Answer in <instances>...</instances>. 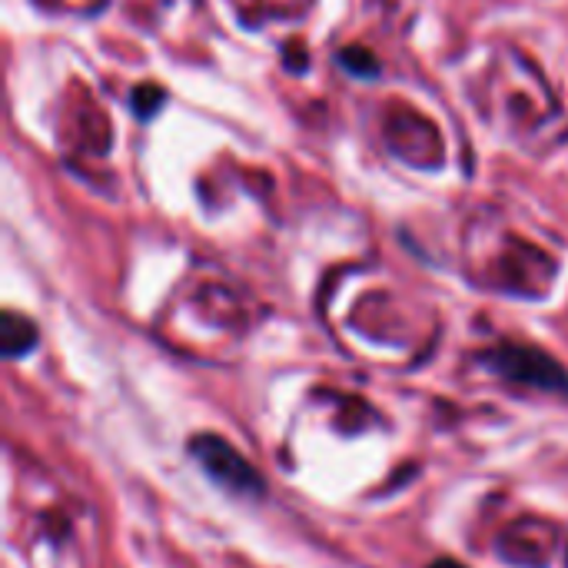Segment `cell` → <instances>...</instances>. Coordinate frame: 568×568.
<instances>
[{"label":"cell","instance_id":"cell-2","mask_svg":"<svg viewBox=\"0 0 568 568\" xmlns=\"http://www.w3.org/2000/svg\"><path fill=\"white\" fill-rule=\"evenodd\" d=\"M483 363L509 383H523L542 393H568V373L536 346H499L483 356Z\"/></svg>","mask_w":568,"mask_h":568},{"label":"cell","instance_id":"cell-1","mask_svg":"<svg viewBox=\"0 0 568 568\" xmlns=\"http://www.w3.org/2000/svg\"><path fill=\"white\" fill-rule=\"evenodd\" d=\"M190 453L193 459L203 466V473L226 493L233 496H263L266 486L260 479V473L223 439V436H213V433H200L193 443H190Z\"/></svg>","mask_w":568,"mask_h":568},{"label":"cell","instance_id":"cell-4","mask_svg":"<svg viewBox=\"0 0 568 568\" xmlns=\"http://www.w3.org/2000/svg\"><path fill=\"white\" fill-rule=\"evenodd\" d=\"M339 63L343 67H349L353 73H359V77H369V73H376L379 67H376V60H373V53H366L363 47H349V50H343L339 53Z\"/></svg>","mask_w":568,"mask_h":568},{"label":"cell","instance_id":"cell-6","mask_svg":"<svg viewBox=\"0 0 568 568\" xmlns=\"http://www.w3.org/2000/svg\"><path fill=\"white\" fill-rule=\"evenodd\" d=\"M429 568H466L463 562H453V559H439V562H433Z\"/></svg>","mask_w":568,"mask_h":568},{"label":"cell","instance_id":"cell-3","mask_svg":"<svg viewBox=\"0 0 568 568\" xmlns=\"http://www.w3.org/2000/svg\"><path fill=\"white\" fill-rule=\"evenodd\" d=\"M0 346L7 359H17L37 346V326L20 316V313H3V329H0Z\"/></svg>","mask_w":568,"mask_h":568},{"label":"cell","instance_id":"cell-5","mask_svg":"<svg viewBox=\"0 0 568 568\" xmlns=\"http://www.w3.org/2000/svg\"><path fill=\"white\" fill-rule=\"evenodd\" d=\"M133 100H136V113H140V116H150V113L156 110L153 103H160L163 93H160L156 87H140V90L133 93Z\"/></svg>","mask_w":568,"mask_h":568}]
</instances>
